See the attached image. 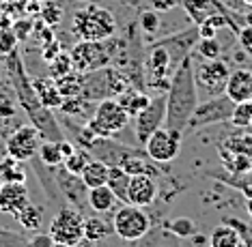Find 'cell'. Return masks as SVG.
I'll list each match as a JSON object with an SVG mask.
<instances>
[{
    "label": "cell",
    "mask_w": 252,
    "mask_h": 247,
    "mask_svg": "<svg viewBox=\"0 0 252 247\" xmlns=\"http://www.w3.org/2000/svg\"><path fill=\"white\" fill-rule=\"evenodd\" d=\"M114 99L119 101V106L123 108L125 112H127L129 118H134L136 114H138L142 108L147 106L149 101H151V97L147 93H142V88H136V86H129L127 90H123L119 97H114Z\"/></svg>",
    "instance_id": "21"
},
{
    "label": "cell",
    "mask_w": 252,
    "mask_h": 247,
    "mask_svg": "<svg viewBox=\"0 0 252 247\" xmlns=\"http://www.w3.org/2000/svg\"><path fill=\"white\" fill-rule=\"evenodd\" d=\"M71 32L78 41H101L117 32V20H114L112 11L89 2L87 7L73 13Z\"/></svg>",
    "instance_id": "5"
},
{
    "label": "cell",
    "mask_w": 252,
    "mask_h": 247,
    "mask_svg": "<svg viewBox=\"0 0 252 247\" xmlns=\"http://www.w3.org/2000/svg\"><path fill=\"white\" fill-rule=\"evenodd\" d=\"M211 247H237L239 245V234L235 232L233 226H218L209 237Z\"/></svg>",
    "instance_id": "28"
},
{
    "label": "cell",
    "mask_w": 252,
    "mask_h": 247,
    "mask_svg": "<svg viewBox=\"0 0 252 247\" xmlns=\"http://www.w3.org/2000/svg\"><path fill=\"white\" fill-rule=\"evenodd\" d=\"M39 144H41V134L32 125H22L4 137V151L18 162H31L39 151Z\"/></svg>",
    "instance_id": "13"
},
{
    "label": "cell",
    "mask_w": 252,
    "mask_h": 247,
    "mask_svg": "<svg viewBox=\"0 0 252 247\" xmlns=\"http://www.w3.org/2000/svg\"><path fill=\"white\" fill-rule=\"evenodd\" d=\"M164 120H166V93H159L156 97H151V101L134 116L136 140H138L140 144H145L147 137L151 136L153 131L164 127Z\"/></svg>",
    "instance_id": "12"
},
{
    "label": "cell",
    "mask_w": 252,
    "mask_h": 247,
    "mask_svg": "<svg viewBox=\"0 0 252 247\" xmlns=\"http://www.w3.org/2000/svg\"><path fill=\"white\" fill-rule=\"evenodd\" d=\"M18 110V99L11 86H0V118H11Z\"/></svg>",
    "instance_id": "32"
},
{
    "label": "cell",
    "mask_w": 252,
    "mask_h": 247,
    "mask_svg": "<svg viewBox=\"0 0 252 247\" xmlns=\"http://www.w3.org/2000/svg\"><path fill=\"white\" fill-rule=\"evenodd\" d=\"M231 123L235 127H250L252 125V101L235 103L233 114H231Z\"/></svg>",
    "instance_id": "34"
},
{
    "label": "cell",
    "mask_w": 252,
    "mask_h": 247,
    "mask_svg": "<svg viewBox=\"0 0 252 247\" xmlns=\"http://www.w3.org/2000/svg\"><path fill=\"white\" fill-rule=\"evenodd\" d=\"M52 247H69V245H65V243H54Z\"/></svg>",
    "instance_id": "45"
},
{
    "label": "cell",
    "mask_w": 252,
    "mask_h": 247,
    "mask_svg": "<svg viewBox=\"0 0 252 247\" xmlns=\"http://www.w3.org/2000/svg\"><path fill=\"white\" fill-rule=\"evenodd\" d=\"M196 50H198V54L203 56L205 60L220 58V54H222V45L216 41V37L214 39H198V41H196Z\"/></svg>",
    "instance_id": "36"
},
{
    "label": "cell",
    "mask_w": 252,
    "mask_h": 247,
    "mask_svg": "<svg viewBox=\"0 0 252 247\" xmlns=\"http://www.w3.org/2000/svg\"><path fill=\"white\" fill-rule=\"evenodd\" d=\"M37 157L41 159L45 165H59L63 164V153H61V142H52V140H43L39 144Z\"/></svg>",
    "instance_id": "30"
},
{
    "label": "cell",
    "mask_w": 252,
    "mask_h": 247,
    "mask_svg": "<svg viewBox=\"0 0 252 247\" xmlns=\"http://www.w3.org/2000/svg\"><path fill=\"white\" fill-rule=\"evenodd\" d=\"M198 41V28H190V30H183V32H177V34H170V37H164L159 39V45H164L168 50L170 58L173 62H179L190 54V50L194 48V43Z\"/></svg>",
    "instance_id": "17"
},
{
    "label": "cell",
    "mask_w": 252,
    "mask_h": 247,
    "mask_svg": "<svg viewBox=\"0 0 252 247\" xmlns=\"http://www.w3.org/2000/svg\"><path fill=\"white\" fill-rule=\"evenodd\" d=\"M246 2H252V0H246Z\"/></svg>",
    "instance_id": "46"
},
{
    "label": "cell",
    "mask_w": 252,
    "mask_h": 247,
    "mask_svg": "<svg viewBox=\"0 0 252 247\" xmlns=\"http://www.w3.org/2000/svg\"><path fill=\"white\" fill-rule=\"evenodd\" d=\"M31 202L26 183H2L0 185V211L7 215H18Z\"/></svg>",
    "instance_id": "16"
},
{
    "label": "cell",
    "mask_w": 252,
    "mask_h": 247,
    "mask_svg": "<svg viewBox=\"0 0 252 247\" xmlns=\"http://www.w3.org/2000/svg\"><path fill=\"white\" fill-rule=\"evenodd\" d=\"M61 52H63V45L56 41V39H50L48 43H43V60L50 62L52 58H56Z\"/></svg>",
    "instance_id": "41"
},
{
    "label": "cell",
    "mask_w": 252,
    "mask_h": 247,
    "mask_svg": "<svg viewBox=\"0 0 252 247\" xmlns=\"http://www.w3.org/2000/svg\"><path fill=\"white\" fill-rule=\"evenodd\" d=\"M0 86H2V84H0Z\"/></svg>",
    "instance_id": "48"
},
{
    "label": "cell",
    "mask_w": 252,
    "mask_h": 247,
    "mask_svg": "<svg viewBox=\"0 0 252 247\" xmlns=\"http://www.w3.org/2000/svg\"><path fill=\"white\" fill-rule=\"evenodd\" d=\"M158 198V185L153 181V176L147 174H131L129 185H127V202L136 206H149L153 204Z\"/></svg>",
    "instance_id": "15"
},
{
    "label": "cell",
    "mask_w": 252,
    "mask_h": 247,
    "mask_svg": "<svg viewBox=\"0 0 252 247\" xmlns=\"http://www.w3.org/2000/svg\"><path fill=\"white\" fill-rule=\"evenodd\" d=\"M15 48H18V39H15L11 26L9 28H0V56L11 54Z\"/></svg>",
    "instance_id": "39"
},
{
    "label": "cell",
    "mask_w": 252,
    "mask_h": 247,
    "mask_svg": "<svg viewBox=\"0 0 252 247\" xmlns=\"http://www.w3.org/2000/svg\"><path fill=\"white\" fill-rule=\"evenodd\" d=\"M127 123H129V116H127V112L119 106V101L104 99V101H97V108L87 125L101 137H117L127 127Z\"/></svg>",
    "instance_id": "7"
},
{
    "label": "cell",
    "mask_w": 252,
    "mask_h": 247,
    "mask_svg": "<svg viewBox=\"0 0 252 247\" xmlns=\"http://www.w3.org/2000/svg\"><path fill=\"white\" fill-rule=\"evenodd\" d=\"M108 172H110V165L99 162V159H91V162L84 165L80 179L84 181L87 187H97V185H106L108 181Z\"/></svg>",
    "instance_id": "23"
},
{
    "label": "cell",
    "mask_w": 252,
    "mask_h": 247,
    "mask_svg": "<svg viewBox=\"0 0 252 247\" xmlns=\"http://www.w3.org/2000/svg\"><path fill=\"white\" fill-rule=\"evenodd\" d=\"M15 217H18L20 226L24 228V230L37 232V230H41V226H43V213H41V209L35 206L32 202H28Z\"/></svg>",
    "instance_id": "27"
},
{
    "label": "cell",
    "mask_w": 252,
    "mask_h": 247,
    "mask_svg": "<svg viewBox=\"0 0 252 247\" xmlns=\"http://www.w3.org/2000/svg\"><path fill=\"white\" fill-rule=\"evenodd\" d=\"M140 28H142V32H147V34L158 32V28H159V13L158 11H142L140 13Z\"/></svg>",
    "instance_id": "40"
},
{
    "label": "cell",
    "mask_w": 252,
    "mask_h": 247,
    "mask_svg": "<svg viewBox=\"0 0 252 247\" xmlns=\"http://www.w3.org/2000/svg\"><path fill=\"white\" fill-rule=\"evenodd\" d=\"M224 95L235 103L252 101V71L248 69H235L228 73Z\"/></svg>",
    "instance_id": "18"
},
{
    "label": "cell",
    "mask_w": 252,
    "mask_h": 247,
    "mask_svg": "<svg viewBox=\"0 0 252 247\" xmlns=\"http://www.w3.org/2000/svg\"><path fill=\"white\" fill-rule=\"evenodd\" d=\"M84 215L78 209L65 204L56 211L54 220L50 221V237L54 239V243H65L69 247H78L84 241Z\"/></svg>",
    "instance_id": "8"
},
{
    "label": "cell",
    "mask_w": 252,
    "mask_h": 247,
    "mask_svg": "<svg viewBox=\"0 0 252 247\" xmlns=\"http://www.w3.org/2000/svg\"><path fill=\"white\" fill-rule=\"evenodd\" d=\"M235 101L228 99L226 95H218V97H207L205 101H198L194 108L192 116L188 118L186 131H194L200 127H207V125H216V123H226L231 120ZM183 131V134H186Z\"/></svg>",
    "instance_id": "9"
},
{
    "label": "cell",
    "mask_w": 252,
    "mask_h": 247,
    "mask_svg": "<svg viewBox=\"0 0 252 247\" xmlns=\"http://www.w3.org/2000/svg\"><path fill=\"white\" fill-rule=\"evenodd\" d=\"M106 185L112 189V193L117 196L119 202H121V204H127L129 174L121 168V165H110V172H108V181H106Z\"/></svg>",
    "instance_id": "22"
},
{
    "label": "cell",
    "mask_w": 252,
    "mask_h": 247,
    "mask_svg": "<svg viewBox=\"0 0 252 247\" xmlns=\"http://www.w3.org/2000/svg\"><path fill=\"white\" fill-rule=\"evenodd\" d=\"M0 247H26V237L0 226Z\"/></svg>",
    "instance_id": "38"
},
{
    "label": "cell",
    "mask_w": 252,
    "mask_h": 247,
    "mask_svg": "<svg viewBox=\"0 0 252 247\" xmlns=\"http://www.w3.org/2000/svg\"><path fill=\"white\" fill-rule=\"evenodd\" d=\"M231 69L224 60L214 58V60H203L200 65L194 67V82L196 90H203L205 97H218L224 95L226 80Z\"/></svg>",
    "instance_id": "10"
},
{
    "label": "cell",
    "mask_w": 252,
    "mask_h": 247,
    "mask_svg": "<svg viewBox=\"0 0 252 247\" xmlns=\"http://www.w3.org/2000/svg\"><path fill=\"white\" fill-rule=\"evenodd\" d=\"M0 185H2V183H0Z\"/></svg>",
    "instance_id": "47"
},
{
    "label": "cell",
    "mask_w": 252,
    "mask_h": 247,
    "mask_svg": "<svg viewBox=\"0 0 252 247\" xmlns=\"http://www.w3.org/2000/svg\"><path fill=\"white\" fill-rule=\"evenodd\" d=\"M237 34H239V41H242L244 48L252 52V26H246V28H242V30H239Z\"/></svg>",
    "instance_id": "43"
},
{
    "label": "cell",
    "mask_w": 252,
    "mask_h": 247,
    "mask_svg": "<svg viewBox=\"0 0 252 247\" xmlns=\"http://www.w3.org/2000/svg\"><path fill=\"white\" fill-rule=\"evenodd\" d=\"M50 65V78L52 80H59L61 76H65V73H69L71 71V58H69V54L67 52H61L56 58H52L48 62Z\"/></svg>",
    "instance_id": "35"
},
{
    "label": "cell",
    "mask_w": 252,
    "mask_h": 247,
    "mask_svg": "<svg viewBox=\"0 0 252 247\" xmlns=\"http://www.w3.org/2000/svg\"><path fill=\"white\" fill-rule=\"evenodd\" d=\"M82 80H84V73L71 69L69 73L61 76L59 80H54V82H56L59 93L63 95V99H67V97H80V90H82Z\"/></svg>",
    "instance_id": "26"
},
{
    "label": "cell",
    "mask_w": 252,
    "mask_h": 247,
    "mask_svg": "<svg viewBox=\"0 0 252 247\" xmlns=\"http://www.w3.org/2000/svg\"><path fill=\"white\" fill-rule=\"evenodd\" d=\"M4 73H7V84L13 88L18 106L31 118V125L41 134L43 140L61 142L65 140V131L61 127V120L54 116L50 108H45L32 88V80L26 71L24 58L20 54V48H15L11 54L4 56Z\"/></svg>",
    "instance_id": "1"
},
{
    "label": "cell",
    "mask_w": 252,
    "mask_h": 247,
    "mask_svg": "<svg viewBox=\"0 0 252 247\" xmlns=\"http://www.w3.org/2000/svg\"><path fill=\"white\" fill-rule=\"evenodd\" d=\"M32 28H35V22H32L31 17H20V20H15L13 24H11V30H13L18 41H26V39L31 37Z\"/></svg>",
    "instance_id": "37"
},
{
    "label": "cell",
    "mask_w": 252,
    "mask_h": 247,
    "mask_svg": "<svg viewBox=\"0 0 252 247\" xmlns=\"http://www.w3.org/2000/svg\"><path fill=\"white\" fill-rule=\"evenodd\" d=\"M54 239L50 234H35V237H26V247H52Z\"/></svg>",
    "instance_id": "42"
},
{
    "label": "cell",
    "mask_w": 252,
    "mask_h": 247,
    "mask_svg": "<svg viewBox=\"0 0 252 247\" xmlns=\"http://www.w3.org/2000/svg\"><path fill=\"white\" fill-rule=\"evenodd\" d=\"M181 137H183V134H179V131H173L168 127H159L147 137V142L142 146H145L147 155L153 159V162L168 164V162H173V159L179 157Z\"/></svg>",
    "instance_id": "11"
},
{
    "label": "cell",
    "mask_w": 252,
    "mask_h": 247,
    "mask_svg": "<svg viewBox=\"0 0 252 247\" xmlns=\"http://www.w3.org/2000/svg\"><path fill=\"white\" fill-rule=\"evenodd\" d=\"M52 172H54L56 187H59V192H61L63 200H65V204L73 206V209H78L80 213H82L84 206H89L87 204L89 187L84 185V181L80 179V174H73V172H69L63 164L52 165Z\"/></svg>",
    "instance_id": "14"
},
{
    "label": "cell",
    "mask_w": 252,
    "mask_h": 247,
    "mask_svg": "<svg viewBox=\"0 0 252 247\" xmlns=\"http://www.w3.org/2000/svg\"><path fill=\"white\" fill-rule=\"evenodd\" d=\"M39 17H41L43 24L48 26H56L63 20V7L54 0H43L41 9H39Z\"/></svg>",
    "instance_id": "33"
},
{
    "label": "cell",
    "mask_w": 252,
    "mask_h": 247,
    "mask_svg": "<svg viewBox=\"0 0 252 247\" xmlns=\"http://www.w3.org/2000/svg\"><path fill=\"white\" fill-rule=\"evenodd\" d=\"M198 90L194 82V65L192 56L188 54L179 65L175 67L170 84L166 88V120L164 127L183 134L188 125V118L192 116L194 108L198 103Z\"/></svg>",
    "instance_id": "2"
},
{
    "label": "cell",
    "mask_w": 252,
    "mask_h": 247,
    "mask_svg": "<svg viewBox=\"0 0 252 247\" xmlns=\"http://www.w3.org/2000/svg\"><path fill=\"white\" fill-rule=\"evenodd\" d=\"M131 84L129 76L123 71L121 67L117 65H108L104 69H97V71H89L84 73L82 80V90H80V97L84 101H104V99H114L127 90Z\"/></svg>",
    "instance_id": "4"
},
{
    "label": "cell",
    "mask_w": 252,
    "mask_h": 247,
    "mask_svg": "<svg viewBox=\"0 0 252 247\" xmlns=\"http://www.w3.org/2000/svg\"><path fill=\"white\" fill-rule=\"evenodd\" d=\"M151 230V220L149 215L142 211V206L136 204H123L114 211L112 217V232L117 234L121 241H127V243H136V241H142Z\"/></svg>",
    "instance_id": "6"
},
{
    "label": "cell",
    "mask_w": 252,
    "mask_h": 247,
    "mask_svg": "<svg viewBox=\"0 0 252 247\" xmlns=\"http://www.w3.org/2000/svg\"><path fill=\"white\" fill-rule=\"evenodd\" d=\"M84 239L89 241V243H99V241L108 239V234H112V223H108L106 220H101V217H84Z\"/></svg>",
    "instance_id": "24"
},
{
    "label": "cell",
    "mask_w": 252,
    "mask_h": 247,
    "mask_svg": "<svg viewBox=\"0 0 252 247\" xmlns=\"http://www.w3.org/2000/svg\"><path fill=\"white\" fill-rule=\"evenodd\" d=\"M117 196L112 193V189L108 185H97V187H89V193H87V204L95 213H108L117 206ZM121 204V202H119Z\"/></svg>",
    "instance_id": "20"
},
{
    "label": "cell",
    "mask_w": 252,
    "mask_h": 247,
    "mask_svg": "<svg viewBox=\"0 0 252 247\" xmlns=\"http://www.w3.org/2000/svg\"><path fill=\"white\" fill-rule=\"evenodd\" d=\"M125 48H127L125 41L117 39L114 34L108 39H101V41H78L69 52L71 67L80 73L104 69L108 65H114Z\"/></svg>",
    "instance_id": "3"
},
{
    "label": "cell",
    "mask_w": 252,
    "mask_h": 247,
    "mask_svg": "<svg viewBox=\"0 0 252 247\" xmlns=\"http://www.w3.org/2000/svg\"><path fill=\"white\" fill-rule=\"evenodd\" d=\"M32 80V88H35V93L39 97V101L43 103L45 108H50V110H59L61 103H63V95L59 93V88H56V82L52 78H31Z\"/></svg>",
    "instance_id": "19"
},
{
    "label": "cell",
    "mask_w": 252,
    "mask_h": 247,
    "mask_svg": "<svg viewBox=\"0 0 252 247\" xmlns=\"http://www.w3.org/2000/svg\"><path fill=\"white\" fill-rule=\"evenodd\" d=\"M91 159H93V157H91V153L87 151V148L76 146L71 155H67V157L63 159V165H65V168L69 170V172H73V174H82L84 165H87Z\"/></svg>",
    "instance_id": "31"
},
{
    "label": "cell",
    "mask_w": 252,
    "mask_h": 247,
    "mask_svg": "<svg viewBox=\"0 0 252 247\" xmlns=\"http://www.w3.org/2000/svg\"><path fill=\"white\" fill-rule=\"evenodd\" d=\"M162 230L170 232V234H177V237H181V239H188V237H194V234H196V223H194L192 220H188V217H179V220L164 221Z\"/></svg>",
    "instance_id": "29"
},
{
    "label": "cell",
    "mask_w": 252,
    "mask_h": 247,
    "mask_svg": "<svg viewBox=\"0 0 252 247\" xmlns=\"http://www.w3.org/2000/svg\"><path fill=\"white\" fill-rule=\"evenodd\" d=\"M175 4H177V0H153V7L158 11H168V9H173Z\"/></svg>",
    "instance_id": "44"
},
{
    "label": "cell",
    "mask_w": 252,
    "mask_h": 247,
    "mask_svg": "<svg viewBox=\"0 0 252 247\" xmlns=\"http://www.w3.org/2000/svg\"><path fill=\"white\" fill-rule=\"evenodd\" d=\"M0 183H26V168L13 157L0 159Z\"/></svg>",
    "instance_id": "25"
}]
</instances>
